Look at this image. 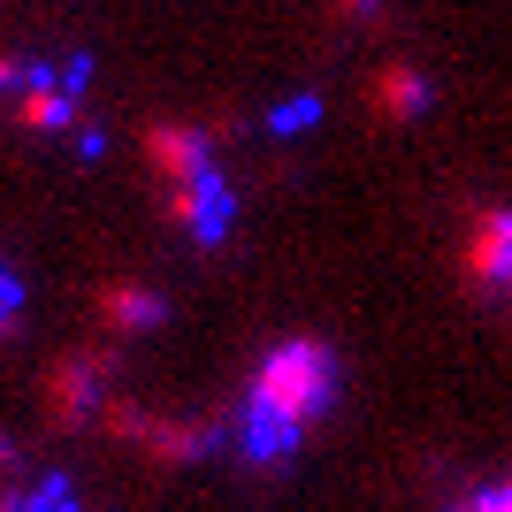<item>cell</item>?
I'll use <instances>...</instances> for the list:
<instances>
[{
    "mask_svg": "<svg viewBox=\"0 0 512 512\" xmlns=\"http://www.w3.org/2000/svg\"><path fill=\"white\" fill-rule=\"evenodd\" d=\"M329 406H337V352L321 337H283V344H268V360H260L253 383H245L237 444H245L253 467H283V459L329 421Z\"/></svg>",
    "mask_w": 512,
    "mask_h": 512,
    "instance_id": "1",
    "label": "cell"
},
{
    "mask_svg": "<svg viewBox=\"0 0 512 512\" xmlns=\"http://www.w3.org/2000/svg\"><path fill=\"white\" fill-rule=\"evenodd\" d=\"M153 169H161V184H169V207L176 222H184V237L192 245H222L230 237V184H222V169H214V146L207 130H184V123H161L146 138Z\"/></svg>",
    "mask_w": 512,
    "mask_h": 512,
    "instance_id": "2",
    "label": "cell"
},
{
    "mask_svg": "<svg viewBox=\"0 0 512 512\" xmlns=\"http://www.w3.org/2000/svg\"><path fill=\"white\" fill-rule=\"evenodd\" d=\"M444 512H512V474H497V482H482V490L451 497Z\"/></svg>",
    "mask_w": 512,
    "mask_h": 512,
    "instance_id": "6",
    "label": "cell"
},
{
    "mask_svg": "<svg viewBox=\"0 0 512 512\" xmlns=\"http://www.w3.org/2000/svg\"><path fill=\"white\" fill-rule=\"evenodd\" d=\"M23 314H31V283H23V268L8 253H0V337H16Z\"/></svg>",
    "mask_w": 512,
    "mask_h": 512,
    "instance_id": "5",
    "label": "cell"
},
{
    "mask_svg": "<svg viewBox=\"0 0 512 512\" xmlns=\"http://www.w3.org/2000/svg\"><path fill=\"white\" fill-rule=\"evenodd\" d=\"M459 276L490 306H512V207H482L459 245Z\"/></svg>",
    "mask_w": 512,
    "mask_h": 512,
    "instance_id": "3",
    "label": "cell"
},
{
    "mask_svg": "<svg viewBox=\"0 0 512 512\" xmlns=\"http://www.w3.org/2000/svg\"><path fill=\"white\" fill-rule=\"evenodd\" d=\"M0 512H77V497H69L54 474H31V482H8V490H0Z\"/></svg>",
    "mask_w": 512,
    "mask_h": 512,
    "instance_id": "4",
    "label": "cell"
}]
</instances>
